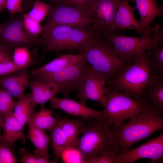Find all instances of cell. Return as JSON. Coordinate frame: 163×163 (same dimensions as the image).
<instances>
[{"instance_id": "b9f144b4", "label": "cell", "mask_w": 163, "mask_h": 163, "mask_svg": "<svg viewBox=\"0 0 163 163\" xmlns=\"http://www.w3.org/2000/svg\"><path fill=\"white\" fill-rule=\"evenodd\" d=\"M6 0H0V12H3L5 8V4Z\"/></svg>"}, {"instance_id": "d590c367", "label": "cell", "mask_w": 163, "mask_h": 163, "mask_svg": "<svg viewBox=\"0 0 163 163\" xmlns=\"http://www.w3.org/2000/svg\"><path fill=\"white\" fill-rule=\"evenodd\" d=\"M24 69H27L18 65L12 60L0 64V77Z\"/></svg>"}, {"instance_id": "8fae6325", "label": "cell", "mask_w": 163, "mask_h": 163, "mask_svg": "<svg viewBox=\"0 0 163 163\" xmlns=\"http://www.w3.org/2000/svg\"><path fill=\"white\" fill-rule=\"evenodd\" d=\"M122 0H95L90 13L93 24L91 30L104 37L113 34L112 27L117 8Z\"/></svg>"}, {"instance_id": "d6a6232c", "label": "cell", "mask_w": 163, "mask_h": 163, "mask_svg": "<svg viewBox=\"0 0 163 163\" xmlns=\"http://www.w3.org/2000/svg\"><path fill=\"white\" fill-rule=\"evenodd\" d=\"M95 2V0H60L59 3L65 6L74 7L90 14Z\"/></svg>"}, {"instance_id": "4dcf8cb0", "label": "cell", "mask_w": 163, "mask_h": 163, "mask_svg": "<svg viewBox=\"0 0 163 163\" xmlns=\"http://www.w3.org/2000/svg\"><path fill=\"white\" fill-rule=\"evenodd\" d=\"M22 14L23 25L26 31L34 37H39L43 30V26L40 23L30 18L27 13Z\"/></svg>"}, {"instance_id": "d4e9b609", "label": "cell", "mask_w": 163, "mask_h": 163, "mask_svg": "<svg viewBox=\"0 0 163 163\" xmlns=\"http://www.w3.org/2000/svg\"><path fill=\"white\" fill-rule=\"evenodd\" d=\"M44 105L41 104L38 111L31 114L30 120L36 127L49 131L56 123L57 117H54L52 110L45 108Z\"/></svg>"}, {"instance_id": "7c38bea8", "label": "cell", "mask_w": 163, "mask_h": 163, "mask_svg": "<svg viewBox=\"0 0 163 163\" xmlns=\"http://www.w3.org/2000/svg\"><path fill=\"white\" fill-rule=\"evenodd\" d=\"M136 9V6L131 7L128 2L124 0L121 2L117 11L112 27L113 34L130 29L136 30L142 36L151 37L155 31L160 29L159 24L149 27L141 25L134 15V11Z\"/></svg>"}, {"instance_id": "7bdbcfd3", "label": "cell", "mask_w": 163, "mask_h": 163, "mask_svg": "<svg viewBox=\"0 0 163 163\" xmlns=\"http://www.w3.org/2000/svg\"><path fill=\"white\" fill-rule=\"evenodd\" d=\"M4 125V121L0 116V130L2 129Z\"/></svg>"}, {"instance_id": "836d02e7", "label": "cell", "mask_w": 163, "mask_h": 163, "mask_svg": "<svg viewBox=\"0 0 163 163\" xmlns=\"http://www.w3.org/2000/svg\"><path fill=\"white\" fill-rule=\"evenodd\" d=\"M61 157L65 163H86L81 153L76 147L67 149L63 152Z\"/></svg>"}, {"instance_id": "603a6c76", "label": "cell", "mask_w": 163, "mask_h": 163, "mask_svg": "<svg viewBox=\"0 0 163 163\" xmlns=\"http://www.w3.org/2000/svg\"><path fill=\"white\" fill-rule=\"evenodd\" d=\"M85 60L80 53L69 54L59 56L42 67L33 70L31 74L53 72L59 71L72 64Z\"/></svg>"}, {"instance_id": "8d00e7d4", "label": "cell", "mask_w": 163, "mask_h": 163, "mask_svg": "<svg viewBox=\"0 0 163 163\" xmlns=\"http://www.w3.org/2000/svg\"><path fill=\"white\" fill-rule=\"evenodd\" d=\"M23 0H6L5 8L8 10L10 18L14 17L17 13H21L23 12L22 2Z\"/></svg>"}, {"instance_id": "f1b7e54d", "label": "cell", "mask_w": 163, "mask_h": 163, "mask_svg": "<svg viewBox=\"0 0 163 163\" xmlns=\"http://www.w3.org/2000/svg\"><path fill=\"white\" fill-rule=\"evenodd\" d=\"M16 102L8 92L0 87V116L4 121L13 113Z\"/></svg>"}, {"instance_id": "9a60e30c", "label": "cell", "mask_w": 163, "mask_h": 163, "mask_svg": "<svg viewBox=\"0 0 163 163\" xmlns=\"http://www.w3.org/2000/svg\"><path fill=\"white\" fill-rule=\"evenodd\" d=\"M29 87L31 90L29 94L31 114L37 105L45 104L59 93L58 85L51 82L32 80Z\"/></svg>"}, {"instance_id": "ee69618b", "label": "cell", "mask_w": 163, "mask_h": 163, "mask_svg": "<svg viewBox=\"0 0 163 163\" xmlns=\"http://www.w3.org/2000/svg\"><path fill=\"white\" fill-rule=\"evenodd\" d=\"M50 1V3L52 4H56L59 3L60 0H49Z\"/></svg>"}, {"instance_id": "8992f818", "label": "cell", "mask_w": 163, "mask_h": 163, "mask_svg": "<svg viewBox=\"0 0 163 163\" xmlns=\"http://www.w3.org/2000/svg\"><path fill=\"white\" fill-rule=\"evenodd\" d=\"M105 100L100 118L109 124L120 125L149 108L144 99L132 96L110 86L105 87Z\"/></svg>"}, {"instance_id": "bcb514c9", "label": "cell", "mask_w": 163, "mask_h": 163, "mask_svg": "<svg viewBox=\"0 0 163 163\" xmlns=\"http://www.w3.org/2000/svg\"><path fill=\"white\" fill-rule=\"evenodd\" d=\"M124 0L126 1H128V2L131 1H132V2H134V0Z\"/></svg>"}, {"instance_id": "2e32d148", "label": "cell", "mask_w": 163, "mask_h": 163, "mask_svg": "<svg viewBox=\"0 0 163 163\" xmlns=\"http://www.w3.org/2000/svg\"><path fill=\"white\" fill-rule=\"evenodd\" d=\"M50 101L53 108L62 110L71 115L87 118L101 117V110H94L68 97L59 98L55 96Z\"/></svg>"}, {"instance_id": "f6af8a7d", "label": "cell", "mask_w": 163, "mask_h": 163, "mask_svg": "<svg viewBox=\"0 0 163 163\" xmlns=\"http://www.w3.org/2000/svg\"><path fill=\"white\" fill-rule=\"evenodd\" d=\"M2 24H0V32L2 28Z\"/></svg>"}, {"instance_id": "f35d334b", "label": "cell", "mask_w": 163, "mask_h": 163, "mask_svg": "<svg viewBox=\"0 0 163 163\" xmlns=\"http://www.w3.org/2000/svg\"><path fill=\"white\" fill-rule=\"evenodd\" d=\"M19 155L21 158L19 159V162L23 163H37V158L36 155L27 152L24 148L20 149Z\"/></svg>"}, {"instance_id": "52a82bcc", "label": "cell", "mask_w": 163, "mask_h": 163, "mask_svg": "<svg viewBox=\"0 0 163 163\" xmlns=\"http://www.w3.org/2000/svg\"><path fill=\"white\" fill-rule=\"evenodd\" d=\"M106 37L117 54L124 61L130 62L159 43L163 44V28L155 31L152 36L132 37L113 34Z\"/></svg>"}, {"instance_id": "7402d4cb", "label": "cell", "mask_w": 163, "mask_h": 163, "mask_svg": "<svg viewBox=\"0 0 163 163\" xmlns=\"http://www.w3.org/2000/svg\"><path fill=\"white\" fill-rule=\"evenodd\" d=\"M140 15L139 23L149 27L156 17H163L162 11L156 0H134Z\"/></svg>"}, {"instance_id": "5bb4252c", "label": "cell", "mask_w": 163, "mask_h": 163, "mask_svg": "<svg viewBox=\"0 0 163 163\" xmlns=\"http://www.w3.org/2000/svg\"><path fill=\"white\" fill-rule=\"evenodd\" d=\"M163 156V133L147 139L143 144L117 155L119 163H133L139 159L148 158L151 163L159 161Z\"/></svg>"}, {"instance_id": "277c9868", "label": "cell", "mask_w": 163, "mask_h": 163, "mask_svg": "<svg viewBox=\"0 0 163 163\" xmlns=\"http://www.w3.org/2000/svg\"><path fill=\"white\" fill-rule=\"evenodd\" d=\"M79 53L82 54L88 64L105 82L117 74L131 62L121 58L109 40L102 36L97 35Z\"/></svg>"}, {"instance_id": "3957f363", "label": "cell", "mask_w": 163, "mask_h": 163, "mask_svg": "<svg viewBox=\"0 0 163 163\" xmlns=\"http://www.w3.org/2000/svg\"><path fill=\"white\" fill-rule=\"evenodd\" d=\"M126 123L109 124L114 135L119 153L163 128V118L149 108Z\"/></svg>"}, {"instance_id": "74e56055", "label": "cell", "mask_w": 163, "mask_h": 163, "mask_svg": "<svg viewBox=\"0 0 163 163\" xmlns=\"http://www.w3.org/2000/svg\"><path fill=\"white\" fill-rule=\"evenodd\" d=\"M13 51L7 46L0 44V64L12 60Z\"/></svg>"}, {"instance_id": "ba28073f", "label": "cell", "mask_w": 163, "mask_h": 163, "mask_svg": "<svg viewBox=\"0 0 163 163\" xmlns=\"http://www.w3.org/2000/svg\"><path fill=\"white\" fill-rule=\"evenodd\" d=\"M89 66L85 60L78 62L57 71L32 75V80L49 81L56 83L59 89V93L65 97L76 91L85 73Z\"/></svg>"}, {"instance_id": "60d3db41", "label": "cell", "mask_w": 163, "mask_h": 163, "mask_svg": "<svg viewBox=\"0 0 163 163\" xmlns=\"http://www.w3.org/2000/svg\"><path fill=\"white\" fill-rule=\"evenodd\" d=\"M37 163H56L54 161H49L48 159L41 158H37Z\"/></svg>"}, {"instance_id": "9c48e42d", "label": "cell", "mask_w": 163, "mask_h": 163, "mask_svg": "<svg viewBox=\"0 0 163 163\" xmlns=\"http://www.w3.org/2000/svg\"><path fill=\"white\" fill-rule=\"evenodd\" d=\"M0 32V44L13 50L18 47H28L37 50L42 47L40 37H34L24 29L22 14L10 19L3 23Z\"/></svg>"}, {"instance_id": "d6986e66", "label": "cell", "mask_w": 163, "mask_h": 163, "mask_svg": "<svg viewBox=\"0 0 163 163\" xmlns=\"http://www.w3.org/2000/svg\"><path fill=\"white\" fill-rule=\"evenodd\" d=\"M13 113L4 120V125L2 128L3 134L0 141L8 146L14 154V143L19 140L22 144H24L26 142V136L23 132L24 129Z\"/></svg>"}, {"instance_id": "484cf974", "label": "cell", "mask_w": 163, "mask_h": 163, "mask_svg": "<svg viewBox=\"0 0 163 163\" xmlns=\"http://www.w3.org/2000/svg\"><path fill=\"white\" fill-rule=\"evenodd\" d=\"M18 99L13 113L24 129L31 114L30 95L24 94Z\"/></svg>"}, {"instance_id": "4316f807", "label": "cell", "mask_w": 163, "mask_h": 163, "mask_svg": "<svg viewBox=\"0 0 163 163\" xmlns=\"http://www.w3.org/2000/svg\"><path fill=\"white\" fill-rule=\"evenodd\" d=\"M32 48L21 47L14 49L13 52L12 60L18 65L27 69L33 63Z\"/></svg>"}, {"instance_id": "7a4b0ae2", "label": "cell", "mask_w": 163, "mask_h": 163, "mask_svg": "<svg viewBox=\"0 0 163 163\" xmlns=\"http://www.w3.org/2000/svg\"><path fill=\"white\" fill-rule=\"evenodd\" d=\"M151 49L130 62L105 84L129 94L134 98L141 97L144 91L156 77L152 72Z\"/></svg>"}, {"instance_id": "44dd1931", "label": "cell", "mask_w": 163, "mask_h": 163, "mask_svg": "<svg viewBox=\"0 0 163 163\" xmlns=\"http://www.w3.org/2000/svg\"><path fill=\"white\" fill-rule=\"evenodd\" d=\"M57 117L56 123L66 136L71 147H75L79 136L82 135L88 118L82 117L73 119L60 116H58Z\"/></svg>"}, {"instance_id": "7dc6e473", "label": "cell", "mask_w": 163, "mask_h": 163, "mask_svg": "<svg viewBox=\"0 0 163 163\" xmlns=\"http://www.w3.org/2000/svg\"><path fill=\"white\" fill-rule=\"evenodd\" d=\"M1 137H2V135H1V134L0 133V139L1 138Z\"/></svg>"}, {"instance_id": "5b68a950", "label": "cell", "mask_w": 163, "mask_h": 163, "mask_svg": "<svg viewBox=\"0 0 163 163\" xmlns=\"http://www.w3.org/2000/svg\"><path fill=\"white\" fill-rule=\"evenodd\" d=\"M75 147L87 163L117 145L109 123L99 118L88 119Z\"/></svg>"}, {"instance_id": "f546056e", "label": "cell", "mask_w": 163, "mask_h": 163, "mask_svg": "<svg viewBox=\"0 0 163 163\" xmlns=\"http://www.w3.org/2000/svg\"><path fill=\"white\" fill-rule=\"evenodd\" d=\"M32 9L27 13L32 18L40 23L47 16L51 8L50 3H46L35 0Z\"/></svg>"}, {"instance_id": "ffe728a7", "label": "cell", "mask_w": 163, "mask_h": 163, "mask_svg": "<svg viewBox=\"0 0 163 163\" xmlns=\"http://www.w3.org/2000/svg\"><path fill=\"white\" fill-rule=\"evenodd\" d=\"M27 124L29 129L27 137L34 145V154L37 158L48 159L49 145L50 143V136L47 135L45 130L39 128L34 126L30 120Z\"/></svg>"}, {"instance_id": "83f0119b", "label": "cell", "mask_w": 163, "mask_h": 163, "mask_svg": "<svg viewBox=\"0 0 163 163\" xmlns=\"http://www.w3.org/2000/svg\"><path fill=\"white\" fill-rule=\"evenodd\" d=\"M151 50L150 59L152 73L155 75L163 74V44L159 43Z\"/></svg>"}, {"instance_id": "e575fe53", "label": "cell", "mask_w": 163, "mask_h": 163, "mask_svg": "<svg viewBox=\"0 0 163 163\" xmlns=\"http://www.w3.org/2000/svg\"><path fill=\"white\" fill-rule=\"evenodd\" d=\"M10 148L0 141V163H15L19 162V159L14 156Z\"/></svg>"}, {"instance_id": "6da1fadb", "label": "cell", "mask_w": 163, "mask_h": 163, "mask_svg": "<svg viewBox=\"0 0 163 163\" xmlns=\"http://www.w3.org/2000/svg\"><path fill=\"white\" fill-rule=\"evenodd\" d=\"M90 26L58 25L46 27L43 26L40 37L44 53L65 50L79 53L97 36L91 30Z\"/></svg>"}, {"instance_id": "30bf717a", "label": "cell", "mask_w": 163, "mask_h": 163, "mask_svg": "<svg viewBox=\"0 0 163 163\" xmlns=\"http://www.w3.org/2000/svg\"><path fill=\"white\" fill-rule=\"evenodd\" d=\"M50 3L51 8L43 27L58 25L89 26L93 24L91 15L87 11L74 7L65 6L59 2Z\"/></svg>"}, {"instance_id": "ac0fdd59", "label": "cell", "mask_w": 163, "mask_h": 163, "mask_svg": "<svg viewBox=\"0 0 163 163\" xmlns=\"http://www.w3.org/2000/svg\"><path fill=\"white\" fill-rule=\"evenodd\" d=\"M156 114L163 115V74L156 75L141 97Z\"/></svg>"}, {"instance_id": "ab89813d", "label": "cell", "mask_w": 163, "mask_h": 163, "mask_svg": "<svg viewBox=\"0 0 163 163\" xmlns=\"http://www.w3.org/2000/svg\"><path fill=\"white\" fill-rule=\"evenodd\" d=\"M35 0H23L22 7L23 11H26L29 10L33 6Z\"/></svg>"}, {"instance_id": "1f68e13d", "label": "cell", "mask_w": 163, "mask_h": 163, "mask_svg": "<svg viewBox=\"0 0 163 163\" xmlns=\"http://www.w3.org/2000/svg\"><path fill=\"white\" fill-rule=\"evenodd\" d=\"M119 153V148L116 145L111 149L98 157L88 160L87 163H119L117 155Z\"/></svg>"}, {"instance_id": "4fadbf2b", "label": "cell", "mask_w": 163, "mask_h": 163, "mask_svg": "<svg viewBox=\"0 0 163 163\" xmlns=\"http://www.w3.org/2000/svg\"><path fill=\"white\" fill-rule=\"evenodd\" d=\"M105 82L89 65L76 91L79 102L85 104L88 100H91L98 102L103 106L105 100Z\"/></svg>"}, {"instance_id": "e0dca14e", "label": "cell", "mask_w": 163, "mask_h": 163, "mask_svg": "<svg viewBox=\"0 0 163 163\" xmlns=\"http://www.w3.org/2000/svg\"><path fill=\"white\" fill-rule=\"evenodd\" d=\"M27 69L21 70L0 77V87L13 97L18 98L24 94L25 91L29 86L31 73Z\"/></svg>"}, {"instance_id": "cb8c5ba5", "label": "cell", "mask_w": 163, "mask_h": 163, "mask_svg": "<svg viewBox=\"0 0 163 163\" xmlns=\"http://www.w3.org/2000/svg\"><path fill=\"white\" fill-rule=\"evenodd\" d=\"M50 143L54 153V160L59 162V159L64 151L71 148L69 141L60 127L56 123L49 131Z\"/></svg>"}]
</instances>
